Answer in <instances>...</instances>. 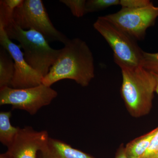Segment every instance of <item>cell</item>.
Instances as JSON below:
<instances>
[{
  "instance_id": "1",
  "label": "cell",
  "mask_w": 158,
  "mask_h": 158,
  "mask_svg": "<svg viewBox=\"0 0 158 158\" xmlns=\"http://www.w3.org/2000/svg\"><path fill=\"white\" fill-rule=\"evenodd\" d=\"M42 84L51 87L64 79L73 80L82 87L88 86L94 78V58L87 44L80 38L69 39Z\"/></svg>"
},
{
  "instance_id": "2",
  "label": "cell",
  "mask_w": 158,
  "mask_h": 158,
  "mask_svg": "<svg viewBox=\"0 0 158 158\" xmlns=\"http://www.w3.org/2000/svg\"><path fill=\"white\" fill-rule=\"evenodd\" d=\"M122 75L121 97L130 115L139 118L150 113L156 92V79L153 73L141 65H120Z\"/></svg>"
},
{
  "instance_id": "3",
  "label": "cell",
  "mask_w": 158,
  "mask_h": 158,
  "mask_svg": "<svg viewBox=\"0 0 158 158\" xmlns=\"http://www.w3.org/2000/svg\"><path fill=\"white\" fill-rule=\"evenodd\" d=\"M4 29L9 39L19 43L28 65L43 77L46 76L56 61L61 49L51 48L48 40L39 32L34 30H23L14 22Z\"/></svg>"
},
{
  "instance_id": "4",
  "label": "cell",
  "mask_w": 158,
  "mask_h": 158,
  "mask_svg": "<svg viewBox=\"0 0 158 158\" xmlns=\"http://www.w3.org/2000/svg\"><path fill=\"white\" fill-rule=\"evenodd\" d=\"M93 27L110 45L113 52L114 62L118 66L141 65L144 51L139 47L135 38L104 16L98 18Z\"/></svg>"
},
{
  "instance_id": "5",
  "label": "cell",
  "mask_w": 158,
  "mask_h": 158,
  "mask_svg": "<svg viewBox=\"0 0 158 158\" xmlns=\"http://www.w3.org/2000/svg\"><path fill=\"white\" fill-rule=\"evenodd\" d=\"M13 22L23 30L39 32L48 41L65 44L69 40L54 27L41 0H23L15 10Z\"/></svg>"
},
{
  "instance_id": "6",
  "label": "cell",
  "mask_w": 158,
  "mask_h": 158,
  "mask_svg": "<svg viewBox=\"0 0 158 158\" xmlns=\"http://www.w3.org/2000/svg\"><path fill=\"white\" fill-rule=\"evenodd\" d=\"M58 94L51 87L43 84L23 89L5 87L0 89V105H11L13 110H25L34 115L41 108L50 104Z\"/></svg>"
},
{
  "instance_id": "7",
  "label": "cell",
  "mask_w": 158,
  "mask_h": 158,
  "mask_svg": "<svg viewBox=\"0 0 158 158\" xmlns=\"http://www.w3.org/2000/svg\"><path fill=\"white\" fill-rule=\"evenodd\" d=\"M104 16L136 40H141L144 39L147 29L155 23L158 17V6L152 3L138 9L122 8L116 13Z\"/></svg>"
},
{
  "instance_id": "8",
  "label": "cell",
  "mask_w": 158,
  "mask_h": 158,
  "mask_svg": "<svg viewBox=\"0 0 158 158\" xmlns=\"http://www.w3.org/2000/svg\"><path fill=\"white\" fill-rule=\"evenodd\" d=\"M0 44L10 54L14 62V75L10 87L23 89L36 87L42 84L44 78L27 63L24 53L21 50V46L15 44L9 39L1 24Z\"/></svg>"
},
{
  "instance_id": "9",
  "label": "cell",
  "mask_w": 158,
  "mask_h": 158,
  "mask_svg": "<svg viewBox=\"0 0 158 158\" xmlns=\"http://www.w3.org/2000/svg\"><path fill=\"white\" fill-rule=\"evenodd\" d=\"M49 137L46 131H35L30 126L19 128L7 152L13 158H37Z\"/></svg>"
},
{
  "instance_id": "10",
  "label": "cell",
  "mask_w": 158,
  "mask_h": 158,
  "mask_svg": "<svg viewBox=\"0 0 158 158\" xmlns=\"http://www.w3.org/2000/svg\"><path fill=\"white\" fill-rule=\"evenodd\" d=\"M39 158H95L64 141L49 137Z\"/></svg>"
},
{
  "instance_id": "11",
  "label": "cell",
  "mask_w": 158,
  "mask_h": 158,
  "mask_svg": "<svg viewBox=\"0 0 158 158\" xmlns=\"http://www.w3.org/2000/svg\"><path fill=\"white\" fill-rule=\"evenodd\" d=\"M158 131V127L149 132L134 139L125 146L128 158H142L150 144L153 137Z\"/></svg>"
},
{
  "instance_id": "12",
  "label": "cell",
  "mask_w": 158,
  "mask_h": 158,
  "mask_svg": "<svg viewBox=\"0 0 158 158\" xmlns=\"http://www.w3.org/2000/svg\"><path fill=\"white\" fill-rule=\"evenodd\" d=\"M14 73L13 59L8 51L2 47L0 48V89L10 87Z\"/></svg>"
},
{
  "instance_id": "13",
  "label": "cell",
  "mask_w": 158,
  "mask_h": 158,
  "mask_svg": "<svg viewBox=\"0 0 158 158\" xmlns=\"http://www.w3.org/2000/svg\"><path fill=\"white\" fill-rule=\"evenodd\" d=\"M11 111L0 113V141L8 148L14 141L19 127L12 126L10 122Z\"/></svg>"
},
{
  "instance_id": "14",
  "label": "cell",
  "mask_w": 158,
  "mask_h": 158,
  "mask_svg": "<svg viewBox=\"0 0 158 158\" xmlns=\"http://www.w3.org/2000/svg\"><path fill=\"white\" fill-rule=\"evenodd\" d=\"M23 0L0 1V24L4 28L13 22V14L15 9Z\"/></svg>"
},
{
  "instance_id": "15",
  "label": "cell",
  "mask_w": 158,
  "mask_h": 158,
  "mask_svg": "<svg viewBox=\"0 0 158 158\" xmlns=\"http://www.w3.org/2000/svg\"><path fill=\"white\" fill-rule=\"evenodd\" d=\"M120 0H88L85 6L86 14L91 13L111 7L119 5Z\"/></svg>"
},
{
  "instance_id": "16",
  "label": "cell",
  "mask_w": 158,
  "mask_h": 158,
  "mask_svg": "<svg viewBox=\"0 0 158 158\" xmlns=\"http://www.w3.org/2000/svg\"><path fill=\"white\" fill-rule=\"evenodd\" d=\"M86 0H60V2L63 3L70 9L74 16L77 18L83 17L85 14Z\"/></svg>"
},
{
  "instance_id": "17",
  "label": "cell",
  "mask_w": 158,
  "mask_h": 158,
  "mask_svg": "<svg viewBox=\"0 0 158 158\" xmlns=\"http://www.w3.org/2000/svg\"><path fill=\"white\" fill-rule=\"evenodd\" d=\"M141 65L151 72L158 73V52L152 53L144 51Z\"/></svg>"
},
{
  "instance_id": "18",
  "label": "cell",
  "mask_w": 158,
  "mask_h": 158,
  "mask_svg": "<svg viewBox=\"0 0 158 158\" xmlns=\"http://www.w3.org/2000/svg\"><path fill=\"white\" fill-rule=\"evenodd\" d=\"M152 3L149 0H120L122 8L135 9L149 6Z\"/></svg>"
},
{
  "instance_id": "19",
  "label": "cell",
  "mask_w": 158,
  "mask_h": 158,
  "mask_svg": "<svg viewBox=\"0 0 158 158\" xmlns=\"http://www.w3.org/2000/svg\"><path fill=\"white\" fill-rule=\"evenodd\" d=\"M142 158H158V131L153 137L149 147Z\"/></svg>"
},
{
  "instance_id": "20",
  "label": "cell",
  "mask_w": 158,
  "mask_h": 158,
  "mask_svg": "<svg viewBox=\"0 0 158 158\" xmlns=\"http://www.w3.org/2000/svg\"><path fill=\"white\" fill-rule=\"evenodd\" d=\"M115 158H128L125 152V146L123 144H121L116 152Z\"/></svg>"
},
{
  "instance_id": "21",
  "label": "cell",
  "mask_w": 158,
  "mask_h": 158,
  "mask_svg": "<svg viewBox=\"0 0 158 158\" xmlns=\"http://www.w3.org/2000/svg\"><path fill=\"white\" fill-rule=\"evenodd\" d=\"M0 158H13L7 152L0 155Z\"/></svg>"
},
{
  "instance_id": "22",
  "label": "cell",
  "mask_w": 158,
  "mask_h": 158,
  "mask_svg": "<svg viewBox=\"0 0 158 158\" xmlns=\"http://www.w3.org/2000/svg\"><path fill=\"white\" fill-rule=\"evenodd\" d=\"M155 76L156 85V92L158 94V73H153Z\"/></svg>"
}]
</instances>
